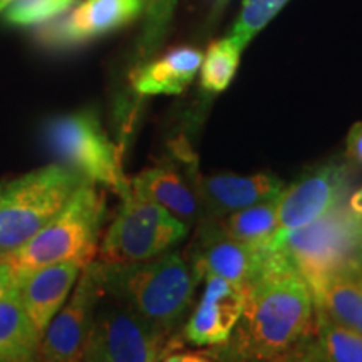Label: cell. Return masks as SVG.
<instances>
[{
    "label": "cell",
    "instance_id": "obj_1",
    "mask_svg": "<svg viewBox=\"0 0 362 362\" xmlns=\"http://www.w3.org/2000/svg\"><path fill=\"white\" fill-rule=\"evenodd\" d=\"M315 307L309 285L279 248H272L265 274L247 287L235 336V356L285 362L314 334Z\"/></svg>",
    "mask_w": 362,
    "mask_h": 362
},
{
    "label": "cell",
    "instance_id": "obj_2",
    "mask_svg": "<svg viewBox=\"0 0 362 362\" xmlns=\"http://www.w3.org/2000/svg\"><path fill=\"white\" fill-rule=\"evenodd\" d=\"M106 296L123 302L165 336L187 315L202 275L180 252H166L138 264L98 260Z\"/></svg>",
    "mask_w": 362,
    "mask_h": 362
},
{
    "label": "cell",
    "instance_id": "obj_3",
    "mask_svg": "<svg viewBox=\"0 0 362 362\" xmlns=\"http://www.w3.org/2000/svg\"><path fill=\"white\" fill-rule=\"evenodd\" d=\"M106 220V198L98 185L84 181L54 218L19 250L2 257L17 282L29 272L64 262L89 265L98 255Z\"/></svg>",
    "mask_w": 362,
    "mask_h": 362
},
{
    "label": "cell",
    "instance_id": "obj_4",
    "mask_svg": "<svg viewBox=\"0 0 362 362\" xmlns=\"http://www.w3.org/2000/svg\"><path fill=\"white\" fill-rule=\"evenodd\" d=\"M307 284L346 269H362V189L304 228L274 238Z\"/></svg>",
    "mask_w": 362,
    "mask_h": 362
},
{
    "label": "cell",
    "instance_id": "obj_5",
    "mask_svg": "<svg viewBox=\"0 0 362 362\" xmlns=\"http://www.w3.org/2000/svg\"><path fill=\"white\" fill-rule=\"evenodd\" d=\"M84 181L61 163L0 181V257L34 238Z\"/></svg>",
    "mask_w": 362,
    "mask_h": 362
},
{
    "label": "cell",
    "instance_id": "obj_6",
    "mask_svg": "<svg viewBox=\"0 0 362 362\" xmlns=\"http://www.w3.org/2000/svg\"><path fill=\"white\" fill-rule=\"evenodd\" d=\"M44 139L59 163L86 181L110 188L121 200L133 192L121 165L119 149L104 131L96 112L56 116L45 124Z\"/></svg>",
    "mask_w": 362,
    "mask_h": 362
},
{
    "label": "cell",
    "instance_id": "obj_7",
    "mask_svg": "<svg viewBox=\"0 0 362 362\" xmlns=\"http://www.w3.org/2000/svg\"><path fill=\"white\" fill-rule=\"evenodd\" d=\"M121 202L98 250L99 262L138 264L156 259L188 235L189 226L156 203L133 192Z\"/></svg>",
    "mask_w": 362,
    "mask_h": 362
},
{
    "label": "cell",
    "instance_id": "obj_8",
    "mask_svg": "<svg viewBox=\"0 0 362 362\" xmlns=\"http://www.w3.org/2000/svg\"><path fill=\"white\" fill-rule=\"evenodd\" d=\"M103 296L98 260H93L81 272L66 304L42 332L39 362H84L94 314Z\"/></svg>",
    "mask_w": 362,
    "mask_h": 362
},
{
    "label": "cell",
    "instance_id": "obj_9",
    "mask_svg": "<svg viewBox=\"0 0 362 362\" xmlns=\"http://www.w3.org/2000/svg\"><path fill=\"white\" fill-rule=\"evenodd\" d=\"M90 337L110 362H160L166 336L123 302L104 293Z\"/></svg>",
    "mask_w": 362,
    "mask_h": 362
},
{
    "label": "cell",
    "instance_id": "obj_10",
    "mask_svg": "<svg viewBox=\"0 0 362 362\" xmlns=\"http://www.w3.org/2000/svg\"><path fill=\"white\" fill-rule=\"evenodd\" d=\"M351 168L346 161H329L292 187L284 188L277 202V235L304 228L347 198ZM274 242V240H272Z\"/></svg>",
    "mask_w": 362,
    "mask_h": 362
},
{
    "label": "cell",
    "instance_id": "obj_11",
    "mask_svg": "<svg viewBox=\"0 0 362 362\" xmlns=\"http://www.w3.org/2000/svg\"><path fill=\"white\" fill-rule=\"evenodd\" d=\"M272 248H253L230 237L220 221L205 218L198 230L197 240L189 247L187 259L194 270L205 275H216L230 282L250 287L265 274Z\"/></svg>",
    "mask_w": 362,
    "mask_h": 362
},
{
    "label": "cell",
    "instance_id": "obj_12",
    "mask_svg": "<svg viewBox=\"0 0 362 362\" xmlns=\"http://www.w3.org/2000/svg\"><path fill=\"white\" fill-rule=\"evenodd\" d=\"M144 0H83L69 12L37 27L35 40L47 49H69L128 25L141 16Z\"/></svg>",
    "mask_w": 362,
    "mask_h": 362
},
{
    "label": "cell",
    "instance_id": "obj_13",
    "mask_svg": "<svg viewBox=\"0 0 362 362\" xmlns=\"http://www.w3.org/2000/svg\"><path fill=\"white\" fill-rule=\"evenodd\" d=\"M205 291L189 315L183 336L193 346L228 344L242 319L247 288L216 275H205Z\"/></svg>",
    "mask_w": 362,
    "mask_h": 362
},
{
    "label": "cell",
    "instance_id": "obj_14",
    "mask_svg": "<svg viewBox=\"0 0 362 362\" xmlns=\"http://www.w3.org/2000/svg\"><path fill=\"white\" fill-rule=\"evenodd\" d=\"M202 210L210 218L223 216L279 197L285 185L279 176L270 173L233 175L221 173L211 176H194L193 187Z\"/></svg>",
    "mask_w": 362,
    "mask_h": 362
},
{
    "label": "cell",
    "instance_id": "obj_15",
    "mask_svg": "<svg viewBox=\"0 0 362 362\" xmlns=\"http://www.w3.org/2000/svg\"><path fill=\"white\" fill-rule=\"evenodd\" d=\"M83 269L78 262H64L29 272L19 279L17 288L22 305L40 334L66 304Z\"/></svg>",
    "mask_w": 362,
    "mask_h": 362
},
{
    "label": "cell",
    "instance_id": "obj_16",
    "mask_svg": "<svg viewBox=\"0 0 362 362\" xmlns=\"http://www.w3.org/2000/svg\"><path fill=\"white\" fill-rule=\"evenodd\" d=\"M317 314L362 334V269H346L307 284Z\"/></svg>",
    "mask_w": 362,
    "mask_h": 362
},
{
    "label": "cell",
    "instance_id": "obj_17",
    "mask_svg": "<svg viewBox=\"0 0 362 362\" xmlns=\"http://www.w3.org/2000/svg\"><path fill=\"white\" fill-rule=\"evenodd\" d=\"M203 54L193 47H178L165 56L138 67L131 84L141 96L181 94L200 71Z\"/></svg>",
    "mask_w": 362,
    "mask_h": 362
},
{
    "label": "cell",
    "instance_id": "obj_18",
    "mask_svg": "<svg viewBox=\"0 0 362 362\" xmlns=\"http://www.w3.org/2000/svg\"><path fill=\"white\" fill-rule=\"evenodd\" d=\"M129 183L134 194L165 208L188 226L200 218L203 210L197 193L173 168H148L129 180Z\"/></svg>",
    "mask_w": 362,
    "mask_h": 362
},
{
    "label": "cell",
    "instance_id": "obj_19",
    "mask_svg": "<svg viewBox=\"0 0 362 362\" xmlns=\"http://www.w3.org/2000/svg\"><path fill=\"white\" fill-rule=\"evenodd\" d=\"M40 337L13 285L0 298V362H37Z\"/></svg>",
    "mask_w": 362,
    "mask_h": 362
},
{
    "label": "cell",
    "instance_id": "obj_20",
    "mask_svg": "<svg viewBox=\"0 0 362 362\" xmlns=\"http://www.w3.org/2000/svg\"><path fill=\"white\" fill-rule=\"evenodd\" d=\"M279 197L223 216L225 220L220 221L221 228L230 237L245 243V245L253 248H269L272 240L277 235Z\"/></svg>",
    "mask_w": 362,
    "mask_h": 362
},
{
    "label": "cell",
    "instance_id": "obj_21",
    "mask_svg": "<svg viewBox=\"0 0 362 362\" xmlns=\"http://www.w3.org/2000/svg\"><path fill=\"white\" fill-rule=\"evenodd\" d=\"M314 349L315 362H362V334L334 324L315 312Z\"/></svg>",
    "mask_w": 362,
    "mask_h": 362
},
{
    "label": "cell",
    "instance_id": "obj_22",
    "mask_svg": "<svg viewBox=\"0 0 362 362\" xmlns=\"http://www.w3.org/2000/svg\"><path fill=\"white\" fill-rule=\"evenodd\" d=\"M243 45L232 35L216 40L208 47L200 66V84L210 94H218L228 88L237 74Z\"/></svg>",
    "mask_w": 362,
    "mask_h": 362
},
{
    "label": "cell",
    "instance_id": "obj_23",
    "mask_svg": "<svg viewBox=\"0 0 362 362\" xmlns=\"http://www.w3.org/2000/svg\"><path fill=\"white\" fill-rule=\"evenodd\" d=\"M78 0H0V17L7 25L30 29L66 13Z\"/></svg>",
    "mask_w": 362,
    "mask_h": 362
},
{
    "label": "cell",
    "instance_id": "obj_24",
    "mask_svg": "<svg viewBox=\"0 0 362 362\" xmlns=\"http://www.w3.org/2000/svg\"><path fill=\"white\" fill-rule=\"evenodd\" d=\"M287 2L288 0H245L228 35L247 47L248 42L265 29Z\"/></svg>",
    "mask_w": 362,
    "mask_h": 362
},
{
    "label": "cell",
    "instance_id": "obj_25",
    "mask_svg": "<svg viewBox=\"0 0 362 362\" xmlns=\"http://www.w3.org/2000/svg\"><path fill=\"white\" fill-rule=\"evenodd\" d=\"M347 156L354 165L362 166V121L352 126L347 134Z\"/></svg>",
    "mask_w": 362,
    "mask_h": 362
},
{
    "label": "cell",
    "instance_id": "obj_26",
    "mask_svg": "<svg viewBox=\"0 0 362 362\" xmlns=\"http://www.w3.org/2000/svg\"><path fill=\"white\" fill-rule=\"evenodd\" d=\"M13 285H17L16 272H13L12 265L6 259L0 257V298L6 296Z\"/></svg>",
    "mask_w": 362,
    "mask_h": 362
},
{
    "label": "cell",
    "instance_id": "obj_27",
    "mask_svg": "<svg viewBox=\"0 0 362 362\" xmlns=\"http://www.w3.org/2000/svg\"><path fill=\"white\" fill-rule=\"evenodd\" d=\"M84 362H110V359L104 356L101 347H99V344L90 337V334H89L88 346H86V351H84Z\"/></svg>",
    "mask_w": 362,
    "mask_h": 362
},
{
    "label": "cell",
    "instance_id": "obj_28",
    "mask_svg": "<svg viewBox=\"0 0 362 362\" xmlns=\"http://www.w3.org/2000/svg\"><path fill=\"white\" fill-rule=\"evenodd\" d=\"M160 362H211L206 357L198 354H187V352H176V354L163 356Z\"/></svg>",
    "mask_w": 362,
    "mask_h": 362
},
{
    "label": "cell",
    "instance_id": "obj_29",
    "mask_svg": "<svg viewBox=\"0 0 362 362\" xmlns=\"http://www.w3.org/2000/svg\"><path fill=\"white\" fill-rule=\"evenodd\" d=\"M304 362H307V356H305V359H304Z\"/></svg>",
    "mask_w": 362,
    "mask_h": 362
},
{
    "label": "cell",
    "instance_id": "obj_30",
    "mask_svg": "<svg viewBox=\"0 0 362 362\" xmlns=\"http://www.w3.org/2000/svg\"><path fill=\"white\" fill-rule=\"evenodd\" d=\"M221 2H225V0H221Z\"/></svg>",
    "mask_w": 362,
    "mask_h": 362
},
{
    "label": "cell",
    "instance_id": "obj_31",
    "mask_svg": "<svg viewBox=\"0 0 362 362\" xmlns=\"http://www.w3.org/2000/svg\"><path fill=\"white\" fill-rule=\"evenodd\" d=\"M37 362H39V361H37Z\"/></svg>",
    "mask_w": 362,
    "mask_h": 362
}]
</instances>
